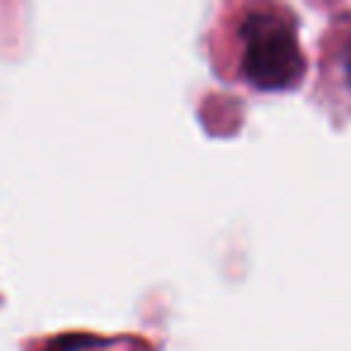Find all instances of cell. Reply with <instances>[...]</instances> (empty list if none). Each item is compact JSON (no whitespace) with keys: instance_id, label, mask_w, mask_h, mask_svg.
<instances>
[{"instance_id":"obj_2","label":"cell","mask_w":351,"mask_h":351,"mask_svg":"<svg viewBox=\"0 0 351 351\" xmlns=\"http://www.w3.org/2000/svg\"><path fill=\"white\" fill-rule=\"evenodd\" d=\"M320 84L332 111L351 113V22L335 25L325 36Z\"/></svg>"},{"instance_id":"obj_1","label":"cell","mask_w":351,"mask_h":351,"mask_svg":"<svg viewBox=\"0 0 351 351\" xmlns=\"http://www.w3.org/2000/svg\"><path fill=\"white\" fill-rule=\"evenodd\" d=\"M226 34L224 53L236 80L260 92H282L301 82L306 60L289 10L279 5L236 8Z\"/></svg>"}]
</instances>
